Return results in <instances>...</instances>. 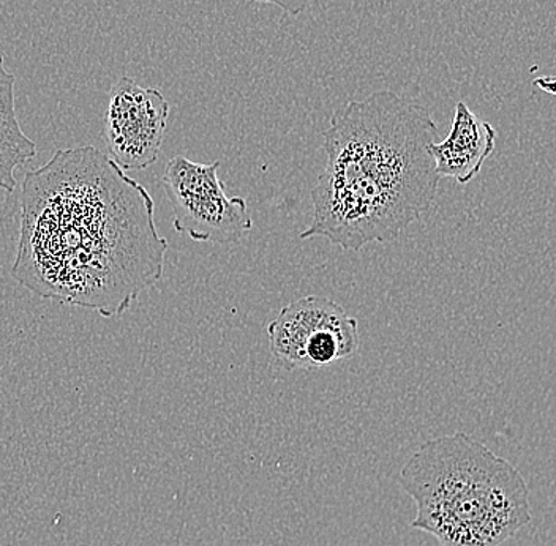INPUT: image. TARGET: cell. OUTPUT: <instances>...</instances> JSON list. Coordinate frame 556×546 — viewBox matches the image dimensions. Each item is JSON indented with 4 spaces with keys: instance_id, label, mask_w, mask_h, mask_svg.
Wrapping results in <instances>:
<instances>
[{
    "instance_id": "obj_1",
    "label": "cell",
    "mask_w": 556,
    "mask_h": 546,
    "mask_svg": "<svg viewBox=\"0 0 556 546\" xmlns=\"http://www.w3.org/2000/svg\"><path fill=\"white\" fill-rule=\"evenodd\" d=\"M149 191L99 149H59L24 176L13 278L41 299L114 318L159 283L168 240Z\"/></svg>"
},
{
    "instance_id": "obj_8",
    "label": "cell",
    "mask_w": 556,
    "mask_h": 546,
    "mask_svg": "<svg viewBox=\"0 0 556 546\" xmlns=\"http://www.w3.org/2000/svg\"><path fill=\"white\" fill-rule=\"evenodd\" d=\"M37 155V145L27 138L15 110V76L5 68L0 54V190L12 193L15 173Z\"/></svg>"
},
{
    "instance_id": "obj_4",
    "label": "cell",
    "mask_w": 556,
    "mask_h": 546,
    "mask_svg": "<svg viewBox=\"0 0 556 546\" xmlns=\"http://www.w3.org/2000/svg\"><path fill=\"white\" fill-rule=\"evenodd\" d=\"M220 162L197 163L174 156L163 174V188L174 212L173 226L194 242H239L253 228L249 204L228 196L218 177Z\"/></svg>"
},
{
    "instance_id": "obj_6",
    "label": "cell",
    "mask_w": 556,
    "mask_h": 546,
    "mask_svg": "<svg viewBox=\"0 0 556 546\" xmlns=\"http://www.w3.org/2000/svg\"><path fill=\"white\" fill-rule=\"evenodd\" d=\"M169 104L160 90L121 78L111 87L103 137L111 158L124 172H142L162 151Z\"/></svg>"
},
{
    "instance_id": "obj_5",
    "label": "cell",
    "mask_w": 556,
    "mask_h": 546,
    "mask_svg": "<svg viewBox=\"0 0 556 546\" xmlns=\"http://www.w3.org/2000/svg\"><path fill=\"white\" fill-rule=\"evenodd\" d=\"M270 353L287 371L328 367L359 347L357 319L332 299L308 295L281 308L267 326Z\"/></svg>"
},
{
    "instance_id": "obj_3",
    "label": "cell",
    "mask_w": 556,
    "mask_h": 546,
    "mask_svg": "<svg viewBox=\"0 0 556 546\" xmlns=\"http://www.w3.org/2000/svg\"><path fill=\"white\" fill-rule=\"evenodd\" d=\"M397 482L416 504L412 526L443 546H502L533 520L519 469L462 431L426 441Z\"/></svg>"
},
{
    "instance_id": "obj_7",
    "label": "cell",
    "mask_w": 556,
    "mask_h": 546,
    "mask_svg": "<svg viewBox=\"0 0 556 546\" xmlns=\"http://www.w3.org/2000/svg\"><path fill=\"white\" fill-rule=\"evenodd\" d=\"M495 128L476 116L468 104H455L450 135L429 148L434 168L440 177H450L460 186H467L484 168L486 160L496 148Z\"/></svg>"
},
{
    "instance_id": "obj_9",
    "label": "cell",
    "mask_w": 556,
    "mask_h": 546,
    "mask_svg": "<svg viewBox=\"0 0 556 546\" xmlns=\"http://www.w3.org/2000/svg\"><path fill=\"white\" fill-rule=\"evenodd\" d=\"M247 2L274 3V5L280 7L285 12L295 16L304 12L311 5L312 0H247Z\"/></svg>"
},
{
    "instance_id": "obj_10",
    "label": "cell",
    "mask_w": 556,
    "mask_h": 546,
    "mask_svg": "<svg viewBox=\"0 0 556 546\" xmlns=\"http://www.w3.org/2000/svg\"><path fill=\"white\" fill-rule=\"evenodd\" d=\"M533 85L544 92L551 93L556 97V76H542V78L534 79Z\"/></svg>"
},
{
    "instance_id": "obj_2",
    "label": "cell",
    "mask_w": 556,
    "mask_h": 546,
    "mask_svg": "<svg viewBox=\"0 0 556 546\" xmlns=\"http://www.w3.org/2000/svg\"><path fill=\"white\" fill-rule=\"evenodd\" d=\"M437 137L429 110L391 90L337 110L323 142L328 162L312 190V223L299 238L353 252L397 239L437 200L441 177L429 154Z\"/></svg>"
}]
</instances>
